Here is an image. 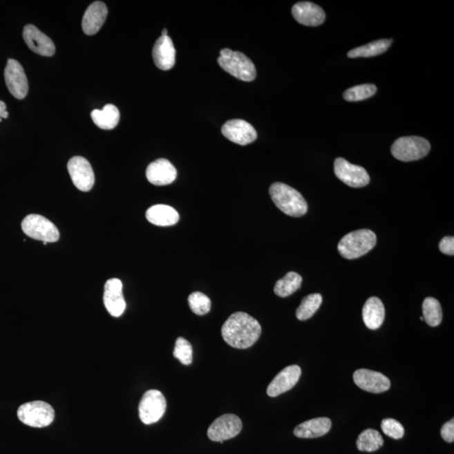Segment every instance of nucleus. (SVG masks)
Returning a JSON list of instances; mask_svg holds the SVG:
<instances>
[{
    "label": "nucleus",
    "instance_id": "nucleus-7",
    "mask_svg": "<svg viewBox=\"0 0 454 454\" xmlns=\"http://www.w3.org/2000/svg\"><path fill=\"white\" fill-rule=\"evenodd\" d=\"M21 227L26 235L44 243H56L59 240V231L52 221L40 215H29L22 221Z\"/></svg>",
    "mask_w": 454,
    "mask_h": 454
},
{
    "label": "nucleus",
    "instance_id": "nucleus-26",
    "mask_svg": "<svg viewBox=\"0 0 454 454\" xmlns=\"http://www.w3.org/2000/svg\"><path fill=\"white\" fill-rule=\"evenodd\" d=\"M392 40L389 39H382V40L375 41L349 50L348 57H371L379 56L380 54L385 53L391 46Z\"/></svg>",
    "mask_w": 454,
    "mask_h": 454
},
{
    "label": "nucleus",
    "instance_id": "nucleus-17",
    "mask_svg": "<svg viewBox=\"0 0 454 454\" xmlns=\"http://www.w3.org/2000/svg\"><path fill=\"white\" fill-rule=\"evenodd\" d=\"M301 375V370L298 366L285 368L272 380L267 389V395L270 397H276L292 389L300 379Z\"/></svg>",
    "mask_w": 454,
    "mask_h": 454
},
{
    "label": "nucleus",
    "instance_id": "nucleus-39",
    "mask_svg": "<svg viewBox=\"0 0 454 454\" xmlns=\"http://www.w3.org/2000/svg\"><path fill=\"white\" fill-rule=\"evenodd\" d=\"M420 319H421V321H424V319H423L422 316L420 318Z\"/></svg>",
    "mask_w": 454,
    "mask_h": 454
},
{
    "label": "nucleus",
    "instance_id": "nucleus-20",
    "mask_svg": "<svg viewBox=\"0 0 454 454\" xmlns=\"http://www.w3.org/2000/svg\"><path fill=\"white\" fill-rule=\"evenodd\" d=\"M176 50L172 39L169 36L159 37L155 42L153 57L155 64L159 69L168 71L176 64Z\"/></svg>",
    "mask_w": 454,
    "mask_h": 454
},
{
    "label": "nucleus",
    "instance_id": "nucleus-14",
    "mask_svg": "<svg viewBox=\"0 0 454 454\" xmlns=\"http://www.w3.org/2000/svg\"><path fill=\"white\" fill-rule=\"evenodd\" d=\"M23 38L28 48L38 55L52 57L56 52L55 45L52 39L33 25H27L24 27Z\"/></svg>",
    "mask_w": 454,
    "mask_h": 454
},
{
    "label": "nucleus",
    "instance_id": "nucleus-10",
    "mask_svg": "<svg viewBox=\"0 0 454 454\" xmlns=\"http://www.w3.org/2000/svg\"><path fill=\"white\" fill-rule=\"evenodd\" d=\"M243 429V422L234 414H225L213 422L208 429V437L213 442L231 439L238 435Z\"/></svg>",
    "mask_w": 454,
    "mask_h": 454
},
{
    "label": "nucleus",
    "instance_id": "nucleus-28",
    "mask_svg": "<svg viewBox=\"0 0 454 454\" xmlns=\"http://www.w3.org/2000/svg\"><path fill=\"white\" fill-rule=\"evenodd\" d=\"M384 445V439L378 431L367 429L363 431L357 440V447L359 451L375 452L377 451Z\"/></svg>",
    "mask_w": 454,
    "mask_h": 454
},
{
    "label": "nucleus",
    "instance_id": "nucleus-19",
    "mask_svg": "<svg viewBox=\"0 0 454 454\" xmlns=\"http://www.w3.org/2000/svg\"><path fill=\"white\" fill-rule=\"evenodd\" d=\"M292 15L296 21L306 26H318L325 21L324 10L312 2H299L292 8Z\"/></svg>",
    "mask_w": 454,
    "mask_h": 454
},
{
    "label": "nucleus",
    "instance_id": "nucleus-21",
    "mask_svg": "<svg viewBox=\"0 0 454 454\" xmlns=\"http://www.w3.org/2000/svg\"><path fill=\"white\" fill-rule=\"evenodd\" d=\"M108 8L106 3L95 1L88 7L84 15L82 27L85 34L95 35L99 32L106 21Z\"/></svg>",
    "mask_w": 454,
    "mask_h": 454
},
{
    "label": "nucleus",
    "instance_id": "nucleus-9",
    "mask_svg": "<svg viewBox=\"0 0 454 454\" xmlns=\"http://www.w3.org/2000/svg\"><path fill=\"white\" fill-rule=\"evenodd\" d=\"M334 172L341 182L352 188L364 187L370 182V177L366 169L352 164L343 158L336 159Z\"/></svg>",
    "mask_w": 454,
    "mask_h": 454
},
{
    "label": "nucleus",
    "instance_id": "nucleus-6",
    "mask_svg": "<svg viewBox=\"0 0 454 454\" xmlns=\"http://www.w3.org/2000/svg\"><path fill=\"white\" fill-rule=\"evenodd\" d=\"M431 150L428 140L420 137H404L391 146V153L402 162H413L425 158Z\"/></svg>",
    "mask_w": 454,
    "mask_h": 454
},
{
    "label": "nucleus",
    "instance_id": "nucleus-22",
    "mask_svg": "<svg viewBox=\"0 0 454 454\" xmlns=\"http://www.w3.org/2000/svg\"><path fill=\"white\" fill-rule=\"evenodd\" d=\"M386 317V309L383 302L378 297H371L363 308V320L366 327L370 330L381 327Z\"/></svg>",
    "mask_w": 454,
    "mask_h": 454
},
{
    "label": "nucleus",
    "instance_id": "nucleus-3",
    "mask_svg": "<svg viewBox=\"0 0 454 454\" xmlns=\"http://www.w3.org/2000/svg\"><path fill=\"white\" fill-rule=\"evenodd\" d=\"M377 236L368 229H361L344 236L341 239L337 250L341 257L356 259L368 254L376 245Z\"/></svg>",
    "mask_w": 454,
    "mask_h": 454
},
{
    "label": "nucleus",
    "instance_id": "nucleus-11",
    "mask_svg": "<svg viewBox=\"0 0 454 454\" xmlns=\"http://www.w3.org/2000/svg\"><path fill=\"white\" fill-rule=\"evenodd\" d=\"M68 170L73 185L83 192L91 190L95 185V173L86 158L73 157L68 164Z\"/></svg>",
    "mask_w": 454,
    "mask_h": 454
},
{
    "label": "nucleus",
    "instance_id": "nucleus-18",
    "mask_svg": "<svg viewBox=\"0 0 454 454\" xmlns=\"http://www.w3.org/2000/svg\"><path fill=\"white\" fill-rule=\"evenodd\" d=\"M146 176L151 185H169L176 180L177 170L169 160L160 158L147 167Z\"/></svg>",
    "mask_w": 454,
    "mask_h": 454
},
{
    "label": "nucleus",
    "instance_id": "nucleus-8",
    "mask_svg": "<svg viewBox=\"0 0 454 454\" xmlns=\"http://www.w3.org/2000/svg\"><path fill=\"white\" fill-rule=\"evenodd\" d=\"M167 401L164 394L157 390L146 391L139 404V417L146 425L153 424L164 417Z\"/></svg>",
    "mask_w": 454,
    "mask_h": 454
},
{
    "label": "nucleus",
    "instance_id": "nucleus-27",
    "mask_svg": "<svg viewBox=\"0 0 454 454\" xmlns=\"http://www.w3.org/2000/svg\"><path fill=\"white\" fill-rule=\"evenodd\" d=\"M302 277L296 272H289L284 278L279 279L274 286V293L278 296L285 298L296 292L301 288Z\"/></svg>",
    "mask_w": 454,
    "mask_h": 454
},
{
    "label": "nucleus",
    "instance_id": "nucleus-33",
    "mask_svg": "<svg viewBox=\"0 0 454 454\" xmlns=\"http://www.w3.org/2000/svg\"><path fill=\"white\" fill-rule=\"evenodd\" d=\"M173 356L185 366H189L193 361L192 345L184 337H178L176 340V347H174Z\"/></svg>",
    "mask_w": 454,
    "mask_h": 454
},
{
    "label": "nucleus",
    "instance_id": "nucleus-15",
    "mask_svg": "<svg viewBox=\"0 0 454 454\" xmlns=\"http://www.w3.org/2000/svg\"><path fill=\"white\" fill-rule=\"evenodd\" d=\"M353 380L360 389L370 393H383L390 388V379L386 375L366 368L355 371L353 374Z\"/></svg>",
    "mask_w": 454,
    "mask_h": 454
},
{
    "label": "nucleus",
    "instance_id": "nucleus-32",
    "mask_svg": "<svg viewBox=\"0 0 454 454\" xmlns=\"http://www.w3.org/2000/svg\"><path fill=\"white\" fill-rule=\"evenodd\" d=\"M189 305L192 312L198 316H204L209 312L211 301L207 296L201 292H193L189 296Z\"/></svg>",
    "mask_w": 454,
    "mask_h": 454
},
{
    "label": "nucleus",
    "instance_id": "nucleus-37",
    "mask_svg": "<svg viewBox=\"0 0 454 454\" xmlns=\"http://www.w3.org/2000/svg\"><path fill=\"white\" fill-rule=\"evenodd\" d=\"M9 116V113L6 111V104L3 101H0V122H2V119H6Z\"/></svg>",
    "mask_w": 454,
    "mask_h": 454
},
{
    "label": "nucleus",
    "instance_id": "nucleus-12",
    "mask_svg": "<svg viewBox=\"0 0 454 454\" xmlns=\"http://www.w3.org/2000/svg\"><path fill=\"white\" fill-rule=\"evenodd\" d=\"M5 79L8 89L15 98L18 100L26 98L29 91L28 80L24 68L18 61L8 60L5 69Z\"/></svg>",
    "mask_w": 454,
    "mask_h": 454
},
{
    "label": "nucleus",
    "instance_id": "nucleus-16",
    "mask_svg": "<svg viewBox=\"0 0 454 454\" xmlns=\"http://www.w3.org/2000/svg\"><path fill=\"white\" fill-rule=\"evenodd\" d=\"M122 282L111 278L104 285V304L112 316L119 317L125 312L126 303L122 293Z\"/></svg>",
    "mask_w": 454,
    "mask_h": 454
},
{
    "label": "nucleus",
    "instance_id": "nucleus-24",
    "mask_svg": "<svg viewBox=\"0 0 454 454\" xmlns=\"http://www.w3.org/2000/svg\"><path fill=\"white\" fill-rule=\"evenodd\" d=\"M147 220L158 227L173 226L180 220V215L176 209L166 205H156L146 212Z\"/></svg>",
    "mask_w": 454,
    "mask_h": 454
},
{
    "label": "nucleus",
    "instance_id": "nucleus-30",
    "mask_svg": "<svg viewBox=\"0 0 454 454\" xmlns=\"http://www.w3.org/2000/svg\"><path fill=\"white\" fill-rule=\"evenodd\" d=\"M322 303V296L320 294H312L303 299L301 304L296 310L298 320L306 321L312 317Z\"/></svg>",
    "mask_w": 454,
    "mask_h": 454
},
{
    "label": "nucleus",
    "instance_id": "nucleus-38",
    "mask_svg": "<svg viewBox=\"0 0 454 454\" xmlns=\"http://www.w3.org/2000/svg\"><path fill=\"white\" fill-rule=\"evenodd\" d=\"M162 37L168 36V30L167 29L162 30Z\"/></svg>",
    "mask_w": 454,
    "mask_h": 454
},
{
    "label": "nucleus",
    "instance_id": "nucleus-29",
    "mask_svg": "<svg viewBox=\"0 0 454 454\" xmlns=\"http://www.w3.org/2000/svg\"><path fill=\"white\" fill-rule=\"evenodd\" d=\"M423 319L430 327H437L442 320V310L439 301L435 298H426L422 304Z\"/></svg>",
    "mask_w": 454,
    "mask_h": 454
},
{
    "label": "nucleus",
    "instance_id": "nucleus-2",
    "mask_svg": "<svg viewBox=\"0 0 454 454\" xmlns=\"http://www.w3.org/2000/svg\"><path fill=\"white\" fill-rule=\"evenodd\" d=\"M269 195L275 205L287 216L301 217L308 212V202L300 192L289 185L274 183L270 186Z\"/></svg>",
    "mask_w": 454,
    "mask_h": 454
},
{
    "label": "nucleus",
    "instance_id": "nucleus-5",
    "mask_svg": "<svg viewBox=\"0 0 454 454\" xmlns=\"http://www.w3.org/2000/svg\"><path fill=\"white\" fill-rule=\"evenodd\" d=\"M17 416L25 425L41 428L52 424L55 418V410L45 401H30L19 407Z\"/></svg>",
    "mask_w": 454,
    "mask_h": 454
},
{
    "label": "nucleus",
    "instance_id": "nucleus-34",
    "mask_svg": "<svg viewBox=\"0 0 454 454\" xmlns=\"http://www.w3.org/2000/svg\"><path fill=\"white\" fill-rule=\"evenodd\" d=\"M384 433L394 439H401L405 434V429L398 421L392 418L384 419L381 423Z\"/></svg>",
    "mask_w": 454,
    "mask_h": 454
},
{
    "label": "nucleus",
    "instance_id": "nucleus-31",
    "mask_svg": "<svg viewBox=\"0 0 454 454\" xmlns=\"http://www.w3.org/2000/svg\"><path fill=\"white\" fill-rule=\"evenodd\" d=\"M376 92H377V87L375 84H361L348 88V91H345L343 98L345 100L350 101V102H356V101L370 98V97L375 95Z\"/></svg>",
    "mask_w": 454,
    "mask_h": 454
},
{
    "label": "nucleus",
    "instance_id": "nucleus-23",
    "mask_svg": "<svg viewBox=\"0 0 454 454\" xmlns=\"http://www.w3.org/2000/svg\"><path fill=\"white\" fill-rule=\"evenodd\" d=\"M331 428L329 418L319 417L301 423L294 428V434L300 438H316L325 435Z\"/></svg>",
    "mask_w": 454,
    "mask_h": 454
},
{
    "label": "nucleus",
    "instance_id": "nucleus-1",
    "mask_svg": "<svg viewBox=\"0 0 454 454\" xmlns=\"http://www.w3.org/2000/svg\"><path fill=\"white\" fill-rule=\"evenodd\" d=\"M261 333L259 322L245 312L232 314L221 328L224 341L231 347L238 349L252 347Z\"/></svg>",
    "mask_w": 454,
    "mask_h": 454
},
{
    "label": "nucleus",
    "instance_id": "nucleus-13",
    "mask_svg": "<svg viewBox=\"0 0 454 454\" xmlns=\"http://www.w3.org/2000/svg\"><path fill=\"white\" fill-rule=\"evenodd\" d=\"M225 138L240 146H246L256 141L257 131L250 123L243 120H231L225 123L221 128Z\"/></svg>",
    "mask_w": 454,
    "mask_h": 454
},
{
    "label": "nucleus",
    "instance_id": "nucleus-36",
    "mask_svg": "<svg viewBox=\"0 0 454 454\" xmlns=\"http://www.w3.org/2000/svg\"><path fill=\"white\" fill-rule=\"evenodd\" d=\"M441 436L444 440L448 442H453L454 441V420L445 423L441 429Z\"/></svg>",
    "mask_w": 454,
    "mask_h": 454
},
{
    "label": "nucleus",
    "instance_id": "nucleus-4",
    "mask_svg": "<svg viewBox=\"0 0 454 454\" xmlns=\"http://www.w3.org/2000/svg\"><path fill=\"white\" fill-rule=\"evenodd\" d=\"M217 61L225 71L245 82L254 81L257 75L254 63L242 53L224 48L220 50Z\"/></svg>",
    "mask_w": 454,
    "mask_h": 454
},
{
    "label": "nucleus",
    "instance_id": "nucleus-35",
    "mask_svg": "<svg viewBox=\"0 0 454 454\" xmlns=\"http://www.w3.org/2000/svg\"><path fill=\"white\" fill-rule=\"evenodd\" d=\"M439 249L442 254L453 256L454 255V238L453 236H445L441 240L439 243Z\"/></svg>",
    "mask_w": 454,
    "mask_h": 454
},
{
    "label": "nucleus",
    "instance_id": "nucleus-25",
    "mask_svg": "<svg viewBox=\"0 0 454 454\" xmlns=\"http://www.w3.org/2000/svg\"><path fill=\"white\" fill-rule=\"evenodd\" d=\"M91 118L95 125L103 130H112L118 125L120 111L114 104H106L102 110H94Z\"/></svg>",
    "mask_w": 454,
    "mask_h": 454
}]
</instances>
